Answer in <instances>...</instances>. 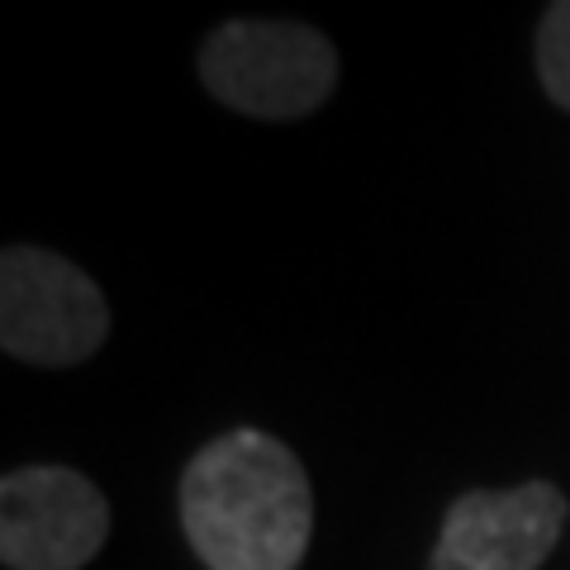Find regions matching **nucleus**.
<instances>
[{
	"mask_svg": "<svg viewBox=\"0 0 570 570\" xmlns=\"http://www.w3.org/2000/svg\"><path fill=\"white\" fill-rule=\"evenodd\" d=\"M110 538V504L81 471L24 466L0 480V561L10 570H81Z\"/></svg>",
	"mask_w": 570,
	"mask_h": 570,
	"instance_id": "obj_4",
	"label": "nucleus"
},
{
	"mask_svg": "<svg viewBox=\"0 0 570 570\" xmlns=\"http://www.w3.org/2000/svg\"><path fill=\"white\" fill-rule=\"evenodd\" d=\"M205 91L253 119H305L333 96L337 52L291 20H228L200 48Z\"/></svg>",
	"mask_w": 570,
	"mask_h": 570,
	"instance_id": "obj_2",
	"label": "nucleus"
},
{
	"mask_svg": "<svg viewBox=\"0 0 570 570\" xmlns=\"http://www.w3.org/2000/svg\"><path fill=\"white\" fill-rule=\"evenodd\" d=\"M538 77L551 105L570 110V0H557L538 29Z\"/></svg>",
	"mask_w": 570,
	"mask_h": 570,
	"instance_id": "obj_6",
	"label": "nucleus"
},
{
	"mask_svg": "<svg viewBox=\"0 0 570 570\" xmlns=\"http://www.w3.org/2000/svg\"><path fill=\"white\" fill-rule=\"evenodd\" d=\"M566 528V494L551 480L466 490L448 509L428 570H538Z\"/></svg>",
	"mask_w": 570,
	"mask_h": 570,
	"instance_id": "obj_5",
	"label": "nucleus"
},
{
	"mask_svg": "<svg viewBox=\"0 0 570 570\" xmlns=\"http://www.w3.org/2000/svg\"><path fill=\"white\" fill-rule=\"evenodd\" d=\"M181 528L209 570H295L314 532L309 475L281 438L234 428L190 456Z\"/></svg>",
	"mask_w": 570,
	"mask_h": 570,
	"instance_id": "obj_1",
	"label": "nucleus"
},
{
	"mask_svg": "<svg viewBox=\"0 0 570 570\" xmlns=\"http://www.w3.org/2000/svg\"><path fill=\"white\" fill-rule=\"evenodd\" d=\"M110 333L100 285L58 253L14 243L0 257V347L14 362L77 366Z\"/></svg>",
	"mask_w": 570,
	"mask_h": 570,
	"instance_id": "obj_3",
	"label": "nucleus"
}]
</instances>
